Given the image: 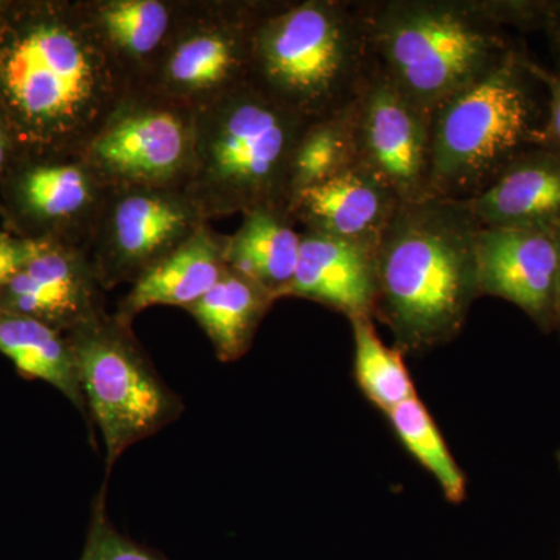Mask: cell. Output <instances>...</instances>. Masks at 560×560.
<instances>
[{
	"label": "cell",
	"mask_w": 560,
	"mask_h": 560,
	"mask_svg": "<svg viewBox=\"0 0 560 560\" xmlns=\"http://www.w3.org/2000/svg\"><path fill=\"white\" fill-rule=\"evenodd\" d=\"M466 201L429 197L400 202L375 249L374 313L401 353L447 345L463 331L478 282L477 235Z\"/></svg>",
	"instance_id": "obj_1"
},
{
	"label": "cell",
	"mask_w": 560,
	"mask_h": 560,
	"mask_svg": "<svg viewBox=\"0 0 560 560\" xmlns=\"http://www.w3.org/2000/svg\"><path fill=\"white\" fill-rule=\"evenodd\" d=\"M375 69L366 2L308 0L254 27L248 80L308 124L353 105Z\"/></svg>",
	"instance_id": "obj_2"
},
{
	"label": "cell",
	"mask_w": 560,
	"mask_h": 560,
	"mask_svg": "<svg viewBox=\"0 0 560 560\" xmlns=\"http://www.w3.org/2000/svg\"><path fill=\"white\" fill-rule=\"evenodd\" d=\"M522 46L433 110L431 195L470 201L525 154L544 149L548 92Z\"/></svg>",
	"instance_id": "obj_3"
},
{
	"label": "cell",
	"mask_w": 560,
	"mask_h": 560,
	"mask_svg": "<svg viewBox=\"0 0 560 560\" xmlns=\"http://www.w3.org/2000/svg\"><path fill=\"white\" fill-rule=\"evenodd\" d=\"M366 14L378 69L431 113L518 46L489 0H371Z\"/></svg>",
	"instance_id": "obj_4"
},
{
	"label": "cell",
	"mask_w": 560,
	"mask_h": 560,
	"mask_svg": "<svg viewBox=\"0 0 560 560\" xmlns=\"http://www.w3.org/2000/svg\"><path fill=\"white\" fill-rule=\"evenodd\" d=\"M97 40L61 14L40 13L0 33V105L31 138L86 130L110 94Z\"/></svg>",
	"instance_id": "obj_5"
},
{
	"label": "cell",
	"mask_w": 560,
	"mask_h": 560,
	"mask_svg": "<svg viewBox=\"0 0 560 560\" xmlns=\"http://www.w3.org/2000/svg\"><path fill=\"white\" fill-rule=\"evenodd\" d=\"M308 121L249 80L224 92L200 139L202 173L221 210H289L294 150Z\"/></svg>",
	"instance_id": "obj_6"
},
{
	"label": "cell",
	"mask_w": 560,
	"mask_h": 560,
	"mask_svg": "<svg viewBox=\"0 0 560 560\" xmlns=\"http://www.w3.org/2000/svg\"><path fill=\"white\" fill-rule=\"evenodd\" d=\"M70 331L81 389L102 431L109 471L128 447L178 419L184 405L121 324L105 323L97 315Z\"/></svg>",
	"instance_id": "obj_7"
},
{
	"label": "cell",
	"mask_w": 560,
	"mask_h": 560,
	"mask_svg": "<svg viewBox=\"0 0 560 560\" xmlns=\"http://www.w3.org/2000/svg\"><path fill=\"white\" fill-rule=\"evenodd\" d=\"M353 125L361 167L400 202L431 195L433 113L407 97L378 66L353 103Z\"/></svg>",
	"instance_id": "obj_8"
},
{
	"label": "cell",
	"mask_w": 560,
	"mask_h": 560,
	"mask_svg": "<svg viewBox=\"0 0 560 560\" xmlns=\"http://www.w3.org/2000/svg\"><path fill=\"white\" fill-rule=\"evenodd\" d=\"M480 293L521 308L544 334L558 326L559 249L555 232L481 228Z\"/></svg>",
	"instance_id": "obj_9"
},
{
	"label": "cell",
	"mask_w": 560,
	"mask_h": 560,
	"mask_svg": "<svg viewBox=\"0 0 560 560\" xmlns=\"http://www.w3.org/2000/svg\"><path fill=\"white\" fill-rule=\"evenodd\" d=\"M399 205L389 187L357 165L294 195L289 213L307 231L377 246Z\"/></svg>",
	"instance_id": "obj_10"
},
{
	"label": "cell",
	"mask_w": 560,
	"mask_h": 560,
	"mask_svg": "<svg viewBox=\"0 0 560 560\" xmlns=\"http://www.w3.org/2000/svg\"><path fill=\"white\" fill-rule=\"evenodd\" d=\"M0 312L28 316L54 329H73L97 316L86 270L46 242H32L31 256L0 293Z\"/></svg>",
	"instance_id": "obj_11"
},
{
	"label": "cell",
	"mask_w": 560,
	"mask_h": 560,
	"mask_svg": "<svg viewBox=\"0 0 560 560\" xmlns=\"http://www.w3.org/2000/svg\"><path fill=\"white\" fill-rule=\"evenodd\" d=\"M375 249L377 246L305 231L296 272L285 296L319 302L348 318H372L377 294Z\"/></svg>",
	"instance_id": "obj_12"
},
{
	"label": "cell",
	"mask_w": 560,
	"mask_h": 560,
	"mask_svg": "<svg viewBox=\"0 0 560 560\" xmlns=\"http://www.w3.org/2000/svg\"><path fill=\"white\" fill-rule=\"evenodd\" d=\"M189 151L186 125L164 109L125 114L92 143V154L103 168L132 180L172 178L186 164Z\"/></svg>",
	"instance_id": "obj_13"
},
{
	"label": "cell",
	"mask_w": 560,
	"mask_h": 560,
	"mask_svg": "<svg viewBox=\"0 0 560 560\" xmlns=\"http://www.w3.org/2000/svg\"><path fill=\"white\" fill-rule=\"evenodd\" d=\"M481 228L560 230V156L547 149L526 151L499 178L466 201Z\"/></svg>",
	"instance_id": "obj_14"
},
{
	"label": "cell",
	"mask_w": 560,
	"mask_h": 560,
	"mask_svg": "<svg viewBox=\"0 0 560 560\" xmlns=\"http://www.w3.org/2000/svg\"><path fill=\"white\" fill-rule=\"evenodd\" d=\"M228 271L224 245L205 231L195 232L178 248L147 268L124 302L125 318L154 305L189 308Z\"/></svg>",
	"instance_id": "obj_15"
},
{
	"label": "cell",
	"mask_w": 560,
	"mask_h": 560,
	"mask_svg": "<svg viewBox=\"0 0 560 560\" xmlns=\"http://www.w3.org/2000/svg\"><path fill=\"white\" fill-rule=\"evenodd\" d=\"M191 212L184 202L160 194L128 195L114 210L110 234L120 270L140 275L190 237Z\"/></svg>",
	"instance_id": "obj_16"
},
{
	"label": "cell",
	"mask_w": 560,
	"mask_h": 560,
	"mask_svg": "<svg viewBox=\"0 0 560 560\" xmlns=\"http://www.w3.org/2000/svg\"><path fill=\"white\" fill-rule=\"evenodd\" d=\"M301 241L289 210H249L241 230L224 245V261L228 270L253 280L278 300L285 296L296 272Z\"/></svg>",
	"instance_id": "obj_17"
},
{
	"label": "cell",
	"mask_w": 560,
	"mask_h": 560,
	"mask_svg": "<svg viewBox=\"0 0 560 560\" xmlns=\"http://www.w3.org/2000/svg\"><path fill=\"white\" fill-rule=\"evenodd\" d=\"M275 301L271 293L253 280L228 270L187 311L212 341L217 357L228 363L248 352L257 327Z\"/></svg>",
	"instance_id": "obj_18"
},
{
	"label": "cell",
	"mask_w": 560,
	"mask_h": 560,
	"mask_svg": "<svg viewBox=\"0 0 560 560\" xmlns=\"http://www.w3.org/2000/svg\"><path fill=\"white\" fill-rule=\"evenodd\" d=\"M0 353L25 378L49 383L86 411L75 359L60 330L28 316L0 312Z\"/></svg>",
	"instance_id": "obj_19"
},
{
	"label": "cell",
	"mask_w": 560,
	"mask_h": 560,
	"mask_svg": "<svg viewBox=\"0 0 560 560\" xmlns=\"http://www.w3.org/2000/svg\"><path fill=\"white\" fill-rule=\"evenodd\" d=\"M260 18L184 39L168 61L171 81L184 90L202 91L223 86L231 90L248 80L250 39Z\"/></svg>",
	"instance_id": "obj_20"
},
{
	"label": "cell",
	"mask_w": 560,
	"mask_h": 560,
	"mask_svg": "<svg viewBox=\"0 0 560 560\" xmlns=\"http://www.w3.org/2000/svg\"><path fill=\"white\" fill-rule=\"evenodd\" d=\"M357 165L359 153L353 105H350L340 113L311 121L302 131L291 161V198Z\"/></svg>",
	"instance_id": "obj_21"
},
{
	"label": "cell",
	"mask_w": 560,
	"mask_h": 560,
	"mask_svg": "<svg viewBox=\"0 0 560 560\" xmlns=\"http://www.w3.org/2000/svg\"><path fill=\"white\" fill-rule=\"evenodd\" d=\"M349 320L355 346L353 372L360 389L371 404L388 412L416 397L415 383L405 366L404 353L382 341L371 316H353Z\"/></svg>",
	"instance_id": "obj_22"
},
{
	"label": "cell",
	"mask_w": 560,
	"mask_h": 560,
	"mask_svg": "<svg viewBox=\"0 0 560 560\" xmlns=\"http://www.w3.org/2000/svg\"><path fill=\"white\" fill-rule=\"evenodd\" d=\"M390 427L420 466L433 475L442 492L452 503L466 497V477L453 459L440 429L419 397H411L386 412Z\"/></svg>",
	"instance_id": "obj_23"
},
{
	"label": "cell",
	"mask_w": 560,
	"mask_h": 560,
	"mask_svg": "<svg viewBox=\"0 0 560 560\" xmlns=\"http://www.w3.org/2000/svg\"><path fill=\"white\" fill-rule=\"evenodd\" d=\"M91 180L77 165L33 168L21 184L22 200L35 215L58 220L75 215L91 200Z\"/></svg>",
	"instance_id": "obj_24"
},
{
	"label": "cell",
	"mask_w": 560,
	"mask_h": 560,
	"mask_svg": "<svg viewBox=\"0 0 560 560\" xmlns=\"http://www.w3.org/2000/svg\"><path fill=\"white\" fill-rule=\"evenodd\" d=\"M101 24L114 46L142 57L160 46L171 16L156 0H119L102 10Z\"/></svg>",
	"instance_id": "obj_25"
},
{
	"label": "cell",
	"mask_w": 560,
	"mask_h": 560,
	"mask_svg": "<svg viewBox=\"0 0 560 560\" xmlns=\"http://www.w3.org/2000/svg\"><path fill=\"white\" fill-rule=\"evenodd\" d=\"M105 493L103 486L92 504L86 545L80 560H167L160 552L128 539L110 523L106 514Z\"/></svg>",
	"instance_id": "obj_26"
},
{
	"label": "cell",
	"mask_w": 560,
	"mask_h": 560,
	"mask_svg": "<svg viewBox=\"0 0 560 560\" xmlns=\"http://www.w3.org/2000/svg\"><path fill=\"white\" fill-rule=\"evenodd\" d=\"M534 70L548 92V121L544 149L560 156V75L534 60Z\"/></svg>",
	"instance_id": "obj_27"
},
{
	"label": "cell",
	"mask_w": 560,
	"mask_h": 560,
	"mask_svg": "<svg viewBox=\"0 0 560 560\" xmlns=\"http://www.w3.org/2000/svg\"><path fill=\"white\" fill-rule=\"evenodd\" d=\"M32 242L14 241L0 232V293L31 256Z\"/></svg>",
	"instance_id": "obj_28"
},
{
	"label": "cell",
	"mask_w": 560,
	"mask_h": 560,
	"mask_svg": "<svg viewBox=\"0 0 560 560\" xmlns=\"http://www.w3.org/2000/svg\"><path fill=\"white\" fill-rule=\"evenodd\" d=\"M540 32L547 36L552 58H555V72L560 75V0H547Z\"/></svg>",
	"instance_id": "obj_29"
},
{
	"label": "cell",
	"mask_w": 560,
	"mask_h": 560,
	"mask_svg": "<svg viewBox=\"0 0 560 560\" xmlns=\"http://www.w3.org/2000/svg\"><path fill=\"white\" fill-rule=\"evenodd\" d=\"M556 242H558L559 249V280H558V326H556V331H558L560 337V230L555 231Z\"/></svg>",
	"instance_id": "obj_30"
},
{
	"label": "cell",
	"mask_w": 560,
	"mask_h": 560,
	"mask_svg": "<svg viewBox=\"0 0 560 560\" xmlns=\"http://www.w3.org/2000/svg\"><path fill=\"white\" fill-rule=\"evenodd\" d=\"M3 158H5V140H3V131L0 128V168H2Z\"/></svg>",
	"instance_id": "obj_31"
},
{
	"label": "cell",
	"mask_w": 560,
	"mask_h": 560,
	"mask_svg": "<svg viewBox=\"0 0 560 560\" xmlns=\"http://www.w3.org/2000/svg\"><path fill=\"white\" fill-rule=\"evenodd\" d=\"M559 460H560V453H559Z\"/></svg>",
	"instance_id": "obj_32"
}]
</instances>
